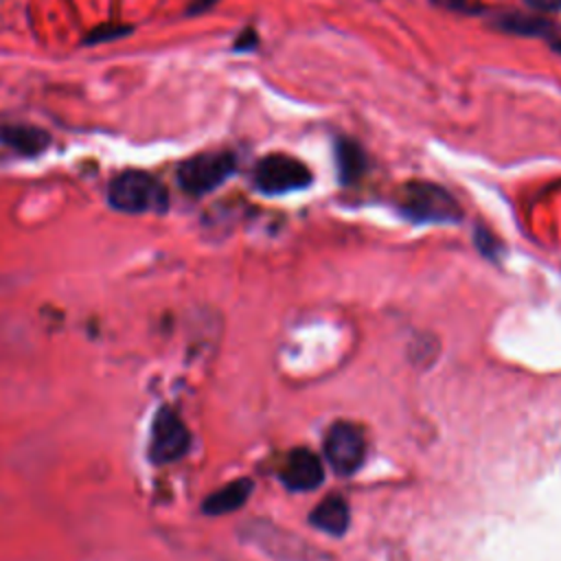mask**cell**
Wrapping results in <instances>:
<instances>
[{"label":"cell","mask_w":561,"mask_h":561,"mask_svg":"<svg viewBox=\"0 0 561 561\" xmlns=\"http://www.w3.org/2000/svg\"><path fill=\"white\" fill-rule=\"evenodd\" d=\"M399 213L416 224H456L462 217V210L454 195L434 184L423 180L405 182L397 197Z\"/></svg>","instance_id":"cell-1"},{"label":"cell","mask_w":561,"mask_h":561,"mask_svg":"<svg viewBox=\"0 0 561 561\" xmlns=\"http://www.w3.org/2000/svg\"><path fill=\"white\" fill-rule=\"evenodd\" d=\"M107 202L123 213H164L169 193L160 180L145 171H123L107 186Z\"/></svg>","instance_id":"cell-2"},{"label":"cell","mask_w":561,"mask_h":561,"mask_svg":"<svg viewBox=\"0 0 561 561\" xmlns=\"http://www.w3.org/2000/svg\"><path fill=\"white\" fill-rule=\"evenodd\" d=\"M237 169L232 151H204L178 167V184L188 195H206L221 186Z\"/></svg>","instance_id":"cell-3"},{"label":"cell","mask_w":561,"mask_h":561,"mask_svg":"<svg viewBox=\"0 0 561 561\" xmlns=\"http://www.w3.org/2000/svg\"><path fill=\"white\" fill-rule=\"evenodd\" d=\"M309 184V167L287 153H267L254 167V186L265 195L294 193L307 188Z\"/></svg>","instance_id":"cell-4"},{"label":"cell","mask_w":561,"mask_h":561,"mask_svg":"<svg viewBox=\"0 0 561 561\" xmlns=\"http://www.w3.org/2000/svg\"><path fill=\"white\" fill-rule=\"evenodd\" d=\"M364 454H366L364 434L355 423L340 421L329 427L324 436V456L335 473H342V476L355 473L364 462Z\"/></svg>","instance_id":"cell-5"},{"label":"cell","mask_w":561,"mask_h":561,"mask_svg":"<svg viewBox=\"0 0 561 561\" xmlns=\"http://www.w3.org/2000/svg\"><path fill=\"white\" fill-rule=\"evenodd\" d=\"M191 434L182 419L171 410L162 408L153 416L151 425V438H149V456L153 462H173L182 458L188 451Z\"/></svg>","instance_id":"cell-6"},{"label":"cell","mask_w":561,"mask_h":561,"mask_svg":"<svg viewBox=\"0 0 561 561\" xmlns=\"http://www.w3.org/2000/svg\"><path fill=\"white\" fill-rule=\"evenodd\" d=\"M324 478V469L320 458L305 447L294 449L283 467H280V480L291 491H311L318 489Z\"/></svg>","instance_id":"cell-7"},{"label":"cell","mask_w":561,"mask_h":561,"mask_svg":"<svg viewBox=\"0 0 561 561\" xmlns=\"http://www.w3.org/2000/svg\"><path fill=\"white\" fill-rule=\"evenodd\" d=\"M0 142L22 156H37L50 145V136L33 125H0Z\"/></svg>","instance_id":"cell-8"},{"label":"cell","mask_w":561,"mask_h":561,"mask_svg":"<svg viewBox=\"0 0 561 561\" xmlns=\"http://www.w3.org/2000/svg\"><path fill=\"white\" fill-rule=\"evenodd\" d=\"M309 522L318 530H324L329 535H335V537L344 535L348 528V522H351V511H348L346 500L340 495H329L324 502H320L311 511Z\"/></svg>","instance_id":"cell-9"},{"label":"cell","mask_w":561,"mask_h":561,"mask_svg":"<svg viewBox=\"0 0 561 561\" xmlns=\"http://www.w3.org/2000/svg\"><path fill=\"white\" fill-rule=\"evenodd\" d=\"M254 541L261 543L270 554H280L283 559L287 561H298V559H305V552L309 550V546H305L298 537H294L291 533H285V530H278L276 526H270L265 524V533L259 530V526H254Z\"/></svg>","instance_id":"cell-10"},{"label":"cell","mask_w":561,"mask_h":561,"mask_svg":"<svg viewBox=\"0 0 561 561\" xmlns=\"http://www.w3.org/2000/svg\"><path fill=\"white\" fill-rule=\"evenodd\" d=\"M250 493H252V482L248 478L234 480V482L226 484L224 489H219V491H215L213 495L206 497L204 513H208V515L232 513V511H237L239 506L245 504Z\"/></svg>","instance_id":"cell-11"},{"label":"cell","mask_w":561,"mask_h":561,"mask_svg":"<svg viewBox=\"0 0 561 561\" xmlns=\"http://www.w3.org/2000/svg\"><path fill=\"white\" fill-rule=\"evenodd\" d=\"M335 158H337V171H340V180L344 184H351L355 180H359L364 175L366 169V156L362 151L359 145L351 142V140H337L335 145Z\"/></svg>","instance_id":"cell-12"},{"label":"cell","mask_w":561,"mask_h":561,"mask_svg":"<svg viewBox=\"0 0 561 561\" xmlns=\"http://www.w3.org/2000/svg\"><path fill=\"white\" fill-rule=\"evenodd\" d=\"M502 28H506L511 33H535V35H541V31H548L550 24L543 22V20L526 18V15H508L502 22Z\"/></svg>","instance_id":"cell-13"},{"label":"cell","mask_w":561,"mask_h":561,"mask_svg":"<svg viewBox=\"0 0 561 561\" xmlns=\"http://www.w3.org/2000/svg\"><path fill=\"white\" fill-rule=\"evenodd\" d=\"M526 4L537 11H546V13L561 11V0H526Z\"/></svg>","instance_id":"cell-14"},{"label":"cell","mask_w":561,"mask_h":561,"mask_svg":"<svg viewBox=\"0 0 561 561\" xmlns=\"http://www.w3.org/2000/svg\"><path fill=\"white\" fill-rule=\"evenodd\" d=\"M432 2L443 9H451V11H471L467 0H432Z\"/></svg>","instance_id":"cell-15"},{"label":"cell","mask_w":561,"mask_h":561,"mask_svg":"<svg viewBox=\"0 0 561 561\" xmlns=\"http://www.w3.org/2000/svg\"><path fill=\"white\" fill-rule=\"evenodd\" d=\"M217 0H193L191 4V13H199V11H206L210 4H215Z\"/></svg>","instance_id":"cell-16"}]
</instances>
